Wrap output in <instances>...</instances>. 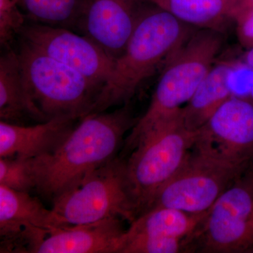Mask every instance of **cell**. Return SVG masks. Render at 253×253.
Listing matches in <instances>:
<instances>
[{
	"label": "cell",
	"instance_id": "cell-1",
	"mask_svg": "<svg viewBox=\"0 0 253 253\" xmlns=\"http://www.w3.org/2000/svg\"><path fill=\"white\" fill-rule=\"evenodd\" d=\"M136 121L127 104L82 118L54 151L34 158L38 194L52 203L118 157L126 133Z\"/></svg>",
	"mask_w": 253,
	"mask_h": 253
},
{
	"label": "cell",
	"instance_id": "cell-2",
	"mask_svg": "<svg viewBox=\"0 0 253 253\" xmlns=\"http://www.w3.org/2000/svg\"><path fill=\"white\" fill-rule=\"evenodd\" d=\"M141 8L134 31L113 67L91 113L128 104L141 84L196 31L166 10Z\"/></svg>",
	"mask_w": 253,
	"mask_h": 253
},
{
	"label": "cell",
	"instance_id": "cell-3",
	"mask_svg": "<svg viewBox=\"0 0 253 253\" xmlns=\"http://www.w3.org/2000/svg\"><path fill=\"white\" fill-rule=\"evenodd\" d=\"M222 44L221 32L196 31L168 60L149 108L125 139L123 155L131 153L147 133L187 104L212 67Z\"/></svg>",
	"mask_w": 253,
	"mask_h": 253
},
{
	"label": "cell",
	"instance_id": "cell-4",
	"mask_svg": "<svg viewBox=\"0 0 253 253\" xmlns=\"http://www.w3.org/2000/svg\"><path fill=\"white\" fill-rule=\"evenodd\" d=\"M180 110L147 133L126 160V182L136 217L179 170L197 140L198 131L184 126Z\"/></svg>",
	"mask_w": 253,
	"mask_h": 253
},
{
	"label": "cell",
	"instance_id": "cell-5",
	"mask_svg": "<svg viewBox=\"0 0 253 253\" xmlns=\"http://www.w3.org/2000/svg\"><path fill=\"white\" fill-rule=\"evenodd\" d=\"M19 39L18 60L26 89L46 121L82 118L90 113L101 89L81 73Z\"/></svg>",
	"mask_w": 253,
	"mask_h": 253
},
{
	"label": "cell",
	"instance_id": "cell-6",
	"mask_svg": "<svg viewBox=\"0 0 253 253\" xmlns=\"http://www.w3.org/2000/svg\"><path fill=\"white\" fill-rule=\"evenodd\" d=\"M126 161L118 156L56 198L51 210L58 226L91 224L112 217L132 222L136 215L126 182Z\"/></svg>",
	"mask_w": 253,
	"mask_h": 253
},
{
	"label": "cell",
	"instance_id": "cell-7",
	"mask_svg": "<svg viewBox=\"0 0 253 253\" xmlns=\"http://www.w3.org/2000/svg\"><path fill=\"white\" fill-rule=\"evenodd\" d=\"M248 172L195 144L185 163L158 191L146 211L164 207L193 214L207 212L221 194Z\"/></svg>",
	"mask_w": 253,
	"mask_h": 253
},
{
	"label": "cell",
	"instance_id": "cell-8",
	"mask_svg": "<svg viewBox=\"0 0 253 253\" xmlns=\"http://www.w3.org/2000/svg\"><path fill=\"white\" fill-rule=\"evenodd\" d=\"M253 248V178L246 173L221 194L193 236L189 253H249Z\"/></svg>",
	"mask_w": 253,
	"mask_h": 253
},
{
	"label": "cell",
	"instance_id": "cell-9",
	"mask_svg": "<svg viewBox=\"0 0 253 253\" xmlns=\"http://www.w3.org/2000/svg\"><path fill=\"white\" fill-rule=\"evenodd\" d=\"M18 38L81 73L102 89L114 61L87 37L64 28L26 23Z\"/></svg>",
	"mask_w": 253,
	"mask_h": 253
},
{
	"label": "cell",
	"instance_id": "cell-10",
	"mask_svg": "<svg viewBox=\"0 0 253 253\" xmlns=\"http://www.w3.org/2000/svg\"><path fill=\"white\" fill-rule=\"evenodd\" d=\"M196 144L245 170L253 168V102L231 96L198 130Z\"/></svg>",
	"mask_w": 253,
	"mask_h": 253
},
{
	"label": "cell",
	"instance_id": "cell-11",
	"mask_svg": "<svg viewBox=\"0 0 253 253\" xmlns=\"http://www.w3.org/2000/svg\"><path fill=\"white\" fill-rule=\"evenodd\" d=\"M56 228L54 213L40 200L0 184L1 253H31Z\"/></svg>",
	"mask_w": 253,
	"mask_h": 253
},
{
	"label": "cell",
	"instance_id": "cell-12",
	"mask_svg": "<svg viewBox=\"0 0 253 253\" xmlns=\"http://www.w3.org/2000/svg\"><path fill=\"white\" fill-rule=\"evenodd\" d=\"M141 0H85L77 28L113 61L122 55L140 15Z\"/></svg>",
	"mask_w": 253,
	"mask_h": 253
},
{
	"label": "cell",
	"instance_id": "cell-13",
	"mask_svg": "<svg viewBox=\"0 0 253 253\" xmlns=\"http://www.w3.org/2000/svg\"><path fill=\"white\" fill-rule=\"evenodd\" d=\"M123 219L51 229L31 253H118L126 229Z\"/></svg>",
	"mask_w": 253,
	"mask_h": 253
},
{
	"label": "cell",
	"instance_id": "cell-14",
	"mask_svg": "<svg viewBox=\"0 0 253 253\" xmlns=\"http://www.w3.org/2000/svg\"><path fill=\"white\" fill-rule=\"evenodd\" d=\"M81 119L63 116L30 126L0 121V158H33L49 154Z\"/></svg>",
	"mask_w": 253,
	"mask_h": 253
},
{
	"label": "cell",
	"instance_id": "cell-15",
	"mask_svg": "<svg viewBox=\"0 0 253 253\" xmlns=\"http://www.w3.org/2000/svg\"><path fill=\"white\" fill-rule=\"evenodd\" d=\"M0 119L25 125V121L45 122L32 101L23 80L16 50L6 49L0 58Z\"/></svg>",
	"mask_w": 253,
	"mask_h": 253
},
{
	"label": "cell",
	"instance_id": "cell-16",
	"mask_svg": "<svg viewBox=\"0 0 253 253\" xmlns=\"http://www.w3.org/2000/svg\"><path fill=\"white\" fill-rule=\"evenodd\" d=\"M168 11L186 25L221 32L235 22L252 0H142Z\"/></svg>",
	"mask_w": 253,
	"mask_h": 253
},
{
	"label": "cell",
	"instance_id": "cell-17",
	"mask_svg": "<svg viewBox=\"0 0 253 253\" xmlns=\"http://www.w3.org/2000/svg\"><path fill=\"white\" fill-rule=\"evenodd\" d=\"M234 62L213 65L194 94L180 110L184 126L191 131H198L207 123L218 108L230 98L227 76Z\"/></svg>",
	"mask_w": 253,
	"mask_h": 253
},
{
	"label": "cell",
	"instance_id": "cell-18",
	"mask_svg": "<svg viewBox=\"0 0 253 253\" xmlns=\"http://www.w3.org/2000/svg\"><path fill=\"white\" fill-rule=\"evenodd\" d=\"M207 213L193 214L174 208H153L130 223L124 237L149 236L191 239Z\"/></svg>",
	"mask_w": 253,
	"mask_h": 253
},
{
	"label": "cell",
	"instance_id": "cell-19",
	"mask_svg": "<svg viewBox=\"0 0 253 253\" xmlns=\"http://www.w3.org/2000/svg\"><path fill=\"white\" fill-rule=\"evenodd\" d=\"M25 16L34 23L76 28L85 0H18Z\"/></svg>",
	"mask_w": 253,
	"mask_h": 253
},
{
	"label": "cell",
	"instance_id": "cell-20",
	"mask_svg": "<svg viewBox=\"0 0 253 253\" xmlns=\"http://www.w3.org/2000/svg\"><path fill=\"white\" fill-rule=\"evenodd\" d=\"M0 184L21 192L30 193L36 189L34 158H0Z\"/></svg>",
	"mask_w": 253,
	"mask_h": 253
},
{
	"label": "cell",
	"instance_id": "cell-21",
	"mask_svg": "<svg viewBox=\"0 0 253 253\" xmlns=\"http://www.w3.org/2000/svg\"><path fill=\"white\" fill-rule=\"evenodd\" d=\"M190 239L123 236L118 253H189Z\"/></svg>",
	"mask_w": 253,
	"mask_h": 253
},
{
	"label": "cell",
	"instance_id": "cell-22",
	"mask_svg": "<svg viewBox=\"0 0 253 253\" xmlns=\"http://www.w3.org/2000/svg\"><path fill=\"white\" fill-rule=\"evenodd\" d=\"M26 23V16L18 0H0V43L2 47L11 48Z\"/></svg>",
	"mask_w": 253,
	"mask_h": 253
},
{
	"label": "cell",
	"instance_id": "cell-23",
	"mask_svg": "<svg viewBox=\"0 0 253 253\" xmlns=\"http://www.w3.org/2000/svg\"><path fill=\"white\" fill-rule=\"evenodd\" d=\"M232 96L249 99L253 87V68L244 62H234L227 76Z\"/></svg>",
	"mask_w": 253,
	"mask_h": 253
},
{
	"label": "cell",
	"instance_id": "cell-24",
	"mask_svg": "<svg viewBox=\"0 0 253 253\" xmlns=\"http://www.w3.org/2000/svg\"><path fill=\"white\" fill-rule=\"evenodd\" d=\"M234 23L240 43L248 49L253 48V3L238 15Z\"/></svg>",
	"mask_w": 253,
	"mask_h": 253
},
{
	"label": "cell",
	"instance_id": "cell-25",
	"mask_svg": "<svg viewBox=\"0 0 253 253\" xmlns=\"http://www.w3.org/2000/svg\"><path fill=\"white\" fill-rule=\"evenodd\" d=\"M244 62L253 68V48L248 49L244 56Z\"/></svg>",
	"mask_w": 253,
	"mask_h": 253
},
{
	"label": "cell",
	"instance_id": "cell-26",
	"mask_svg": "<svg viewBox=\"0 0 253 253\" xmlns=\"http://www.w3.org/2000/svg\"><path fill=\"white\" fill-rule=\"evenodd\" d=\"M249 99L250 100H251V101H253V87L252 91H251V94H250Z\"/></svg>",
	"mask_w": 253,
	"mask_h": 253
},
{
	"label": "cell",
	"instance_id": "cell-27",
	"mask_svg": "<svg viewBox=\"0 0 253 253\" xmlns=\"http://www.w3.org/2000/svg\"><path fill=\"white\" fill-rule=\"evenodd\" d=\"M251 173H252V176L253 178V168H252V169H251Z\"/></svg>",
	"mask_w": 253,
	"mask_h": 253
},
{
	"label": "cell",
	"instance_id": "cell-28",
	"mask_svg": "<svg viewBox=\"0 0 253 253\" xmlns=\"http://www.w3.org/2000/svg\"><path fill=\"white\" fill-rule=\"evenodd\" d=\"M249 253H253V248L251 250V251H249Z\"/></svg>",
	"mask_w": 253,
	"mask_h": 253
},
{
	"label": "cell",
	"instance_id": "cell-29",
	"mask_svg": "<svg viewBox=\"0 0 253 253\" xmlns=\"http://www.w3.org/2000/svg\"><path fill=\"white\" fill-rule=\"evenodd\" d=\"M252 1H253V0H252Z\"/></svg>",
	"mask_w": 253,
	"mask_h": 253
}]
</instances>
